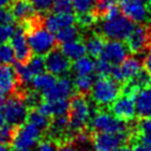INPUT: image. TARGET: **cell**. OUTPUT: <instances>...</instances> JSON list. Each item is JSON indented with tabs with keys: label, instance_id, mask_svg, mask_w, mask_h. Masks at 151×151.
Returning a JSON list of instances; mask_svg holds the SVG:
<instances>
[{
	"label": "cell",
	"instance_id": "cell-1",
	"mask_svg": "<svg viewBox=\"0 0 151 151\" xmlns=\"http://www.w3.org/2000/svg\"><path fill=\"white\" fill-rule=\"evenodd\" d=\"M103 19L99 30L101 35L109 40H126L134 28V22L127 18L118 6L109 10Z\"/></svg>",
	"mask_w": 151,
	"mask_h": 151
},
{
	"label": "cell",
	"instance_id": "cell-2",
	"mask_svg": "<svg viewBox=\"0 0 151 151\" xmlns=\"http://www.w3.org/2000/svg\"><path fill=\"white\" fill-rule=\"evenodd\" d=\"M93 110L94 108L89 105V101L85 98V95L80 94L72 98L68 109V126L72 134L86 129Z\"/></svg>",
	"mask_w": 151,
	"mask_h": 151
},
{
	"label": "cell",
	"instance_id": "cell-3",
	"mask_svg": "<svg viewBox=\"0 0 151 151\" xmlns=\"http://www.w3.org/2000/svg\"><path fill=\"white\" fill-rule=\"evenodd\" d=\"M27 39L31 52L35 55H46L50 51L55 49L56 39L52 32L46 30L42 22L34 24L27 31Z\"/></svg>",
	"mask_w": 151,
	"mask_h": 151
},
{
	"label": "cell",
	"instance_id": "cell-4",
	"mask_svg": "<svg viewBox=\"0 0 151 151\" xmlns=\"http://www.w3.org/2000/svg\"><path fill=\"white\" fill-rule=\"evenodd\" d=\"M122 93L120 83L110 76H99L93 85L91 94L93 101L99 106H108Z\"/></svg>",
	"mask_w": 151,
	"mask_h": 151
},
{
	"label": "cell",
	"instance_id": "cell-5",
	"mask_svg": "<svg viewBox=\"0 0 151 151\" xmlns=\"http://www.w3.org/2000/svg\"><path fill=\"white\" fill-rule=\"evenodd\" d=\"M6 122L13 127H19L27 122L29 115V107L25 103L21 93L16 92L12 96L6 101L2 107Z\"/></svg>",
	"mask_w": 151,
	"mask_h": 151
},
{
	"label": "cell",
	"instance_id": "cell-6",
	"mask_svg": "<svg viewBox=\"0 0 151 151\" xmlns=\"http://www.w3.org/2000/svg\"><path fill=\"white\" fill-rule=\"evenodd\" d=\"M42 130L27 122L16 128L12 138V147L14 150H30L33 148L42 137Z\"/></svg>",
	"mask_w": 151,
	"mask_h": 151
},
{
	"label": "cell",
	"instance_id": "cell-7",
	"mask_svg": "<svg viewBox=\"0 0 151 151\" xmlns=\"http://www.w3.org/2000/svg\"><path fill=\"white\" fill-rule=\"evenodd\" d=\"M91 126L97 132H130L128 122L122 120L106 111H97L92 118Z\"/></svg>",
	"mask_w": 151,
	"mask_h": 151
},
{
	"label": "cell",
	"instance_id": "cell-8",
	"mask_svg": "<svg viewBox=\"0 0 151 151\" xmlns=\"http://www.w3.org/2000/svg\"><path fill=\"white\" fill-rule=\"evenodd\" d=\"M130 132H97L92 134V146L95 151H113L128 141Z\"/></svg>",
	"mask_w": 151,
	"mask_h": 151
},
{
	"label": "cell",
	"instance_id": "cell-9",
	"mask_svg": "<svg viewBox=\"0 0 151 151\" xmlns=\"http://www.w3.org/2000/svg\"><path fill=\"white\" fill-rule=\"evenodd\" d=\"M142 70V63L137 58H127L119 65H113L110 77L118 83H126Z\"/></svg>",
	"mask_w": 151,
	"mask_h": 151
},
{
	"label": "cell",
	"instance_id": "cell-10",
	"mask_svg": "<svg viewBox=\"0 0 151 151\" xmlns=\"http://www.w3.org/2000/svg\"><path fill=\"white\" fill-rule=\"evenodd\" d=\"M10 40H11L10 44L12 46L13 53H14V59L17 60V62L27 63L31 59L32 52L28 43L27 32L21 24L14 28L13 34Z\"/></svg>",
	"mask_w": 151,
	"mask_h": 151
},
{
	"label": "cell",
	"instance_id": "cell-11",
	"mask_svg": "<svg viewBox=\"0 0 151 151\" xmlns=\"http://www.w3.org/2000/svg\"><path fill=\"white\" fill-rule=\"evenodd\" d=\"M109 110L114 116H116L119 119L128 122H131L136 116L134 96L120 94V96H118L110 104Z\"/></svg>",
	"mask_w": 151,
	"mask_h": 151
},
{
	"label": "cell",
	"instance_id": "cell-12",
	"mask_svg": "<svg viewBox=\"0 0 151 151\" xmlns=\"http://www.w3.org/2000/svg\"><path fill=\"white\" fill-rule=\"evenodd\" d=\"M119 8L120 11L134 23H143L150 17L147 4L139 0H119Z\"/></svg>",
	"mask_w": 151,
	"mask_h": 151
},
{
	"label": "cell",
	"instance_id": "cell-13",
	"mask_svg": "<svg viewBox=\"0 0 151 151\" xmlns=\"http://www.w3.org/2000/svg\"><path fill=\"white\" fill-rule=\"evenodd\" d=\"M45 70L55 76H63L72 68L71 61L63 54L61 50L53 49L44 58Z\"/></svg>",
	"mask_w": 151,
	"mask_h": 151
},
{
	"label": "cell",
	"instance_id": "cell-14",
	"mask_svg": "<svg viewBox=\"0 0 151 151\" xmlns=\"http://www.w3.org/2000/svg\"><path fill=\"white\" fill-rule=\"evenodd\" d=\"M126 40L128 50L134 54H139L150 46L151 31L145 25L134 27Z\"/></svg>",
	"mask_w": 151,
	"mask_h": 151
},
{
	"label": "cell",
	"instance_id": "cell-15",
	"mask_svg": "<svg viewBox=\"0 0 151 151\" xmlns=\"http://www.w3.org/2000/svg\"><path fill=\"white\" fill-rule=\"evenodd\" d=\"M128 46L119 40H109L105 42L99 59L111 65H119L128 56Z\"/></svg>",
	"mask_w": 151,
	"mask_h": 151
},
{
	"label": "cell",
	"instance_id": "cell-16",
	"mask_svg": "<svg viewBox=\"0 0 151 151\" xmlns=\"http://www.w3.org/2000/svg\"><path fill=\"white\" fill-rule=\"evenodd\" d=\"M74 84L72 81L63 76L61 78H58L56 82L52 85L49 89H46L42 93V97L44 101H53V99H65L70 98L74 92Z\"/></svg>",
	"mask_w": 151,
	"mask_h": 151
},
{
	"label": "cell",
	"instance_id": "cell-17",
	"mask_svg": "<svg viewBox=\"0 0 151 151\" xmlns=\"http://www.w3.org/2000/svg\"><path fill=\"white\" fill-rule=\"evenodd\" d=\"M42 25L52 33H56L59 30L64 27L74 24L76 22V17L72 13H50L42 18Z\"/></svg>",
	"mask_w": 151,
	"mask_h": 151
},
{
	"label": "cell",
	"instance_id": "cell-18",
	"mask_svg": "<svg viewBox=\"0 0 151 151\" xmlns=\"http://www.w3.org/2000/svg\"><path fill=\"white\" fill-rule=\"evenodd\" d=\"M19 84L17 73L13 66L0 65V93L4 95L14 94L17 92V86Z\"/></svg>",
	"mask_w": 151,
	"mask_h": 151
},
{
	"label": "cell",
	"instance_id": "cell-19",
	"mask_svg": "<svg viewBox=\"0 0 151 151\" xmlns=\"http://www.w3.org/2000/svg\"><path fill=\"white\" fill-rule=\"evenodd\" d=\"M10 11L14 20L20 21V23L31 21L37 17V11L29 0H13Z\"/></svg>",
	"mask_w": 151,
	"mask_h": 151
},
{
	"label": "cell",
	"instance_id": "cell-20",
	"mask_svg": "<svg viewBox=\"0 0 151 151\" xmlns=\"http://www.w3.org/2000/svg\"><path fill=\"white\" fill-rule=\"evenodd\" d=\"M70 101L65 99H53V101H42L39 105L38 110L47 117H56L61 115L68 114Z\"/></svg>",
	"mask_w": 151,
	"mask_h": 151
},
{
	"label": "cell",
	"instance_id": "cell-21",
	"mask_svg": "<svg viewBox=\"0 0 151 151\" xmlns=\"http://www.w3.org/2000/svg\"><path fill=\"white\" fill-rule=\"evenodd\" d=\"M136 115L140 118L151 117V87L140 88L134 95Z\"/></svg>",
	"mask_w": 151,
	"mask_h": 151
},
{
	"label": "cell",
	"instance_id": "cell-22",
	"mask_svg": "<svg viewBox=\"0 0 151 151\" xmlns=\"http://www.w3.org/2000/svg\"><path fill=\"white\" fill-rule=\"evenodd\" d=\"M61 51L70 61H76L85 56L86 54V46L83 41L74 40L70 42L61 43Z\"/></svg>",
	"mask_w": 151,
	"mask_h": 151
},
{
	"label": "cell",
	"instance_id": "cell-23",
	"mask_svg": "<svg viewBox=\"0 0 151 151\" xmlns=\"http://www.w3.org/2000/svg\"><path fill=\"white\" fill-rule=\"evenodd\" d=\"M84 43L86 46V53H88V55L93 59H98L105 45V40L101 34H93L85 40Z\"/></svg>",
	"mask_w": 151,
	"mask_h": 151
},
{
	"label": "cell",
	"instance_id": "cell-24",
	"mask_svg": "<svg viewBox=\"0 0 151 151\" xmlns=\"http://www.w3.org/2000/svg\"><path fill=\"white\" fill-rule=\"evenodd\" d=\"M56 80H58V77L53 75V74H51L50 72H47V73L43 72L41 74H38V75L34 76L32 82H31V85H32L33 89L43 93L44 91L49 89L52 85L54 84Z\"/></svg>",
	"mask_w": 151,
	"mask_h": 151
},
{
	"label": "cell",
	"instance_id": "cell-25",
	"mask_svg": "<svg viewBox=\"0 0 151 151\" xmlns=\"http://www.w3.org/2000/svg\"><path fill=\"white\" fill-rule=\"evenodd\" d=\"M95 83V75L94 74H82L76 75L74 78V88L80 94L86 95L92 91L93 85Z\"/></svg>",
	"mask_w": 151,
	"mask_h": 151
},
{
	"label": "cell",
	"instance_id": "cell-26",
	"mask_svg": "<svg viewBox=\"0 0 151 151\" xmlns=\"http://www.w3.org/2000/svg\"><path fill=\"white\" fill-rule=\"evenodd\" d=\"M71 70H73L75 75L92 74V73L95 72V62L91 58L83 56V58L74 61Z\"/></svg>",
	"mask_w": 151,
	"mask_h": 151
},
{
	"label": "cell",
	"instance_id": "cell-27",
	"mask_svg": "<svg viewBox=\"0 0 151 151\" xmlns=\"http://www.w3.org/2000/svg\"><path fill=\"white\" fill-rule=\"evenodd\" d=\"M80 37V29L74 24L67 25V27H64L61 30H59L56 32V35H55V39L56 41L60 43H65V42H70V41H74V40H77Z\"/></svg>",
	"mask_w": 151,
	"mask_h": 151
},
{
	"label": "cell",
	"instance_id": "cell-28",
	"mask_svg": "<svg viewBox=\"0 0 151 151\" xmlns=\"http://www.w3.org/2000/svg\"><path fill=\"white\" fill-rule=\"evenodd\" d=\"M27 122L33 124L34 126H37L38 128L42 130V131H45L47 130L49 126H50V119L47 116H45L44 114H42L41 111H39L38 109L37 110H31L28 115V118H27Z\"/></svg>",
	"mask_w": 151,
	"mask_h": 151
},
{
	"label": "cell",
	"instance_id": "cell-29",
	"mask_svg": "<svg viewBox=\"0 0 151 151\" xmlns=\"http://www.w3.org/2000/svg\"><path fill=\"white\" fill-rule=\"evenodd\" d=\"M138 137L140 142L151 147V117L145 118L142 122H139Z\"/></svg>",
	"mask_w": 151,
	"mask_h": 151
},
{
	"label": "cell",
	"instance_id": "cell-30",
	"mask_svg": "<svg viewBox=\"0 0 151 151\" xmlns=\"http://www.w3.org/2000/svg\"><path fill=\"white\" fill-rule=\"evenodd\" d=\"M13 67H14V70H16L18 80H19V83H20V84H22V85L31 84V82H32L34 76L32 75V73L30 72L27 63L17 62V63L14 64V66Z\"/></svg>",
	"mask_w": 151,
	"mask_h": 151
},
{
	"label": "cell",
	"instance_id": "cell-31",
	"mask_svg": "<svg viewBox=\"0 0 151 151\" xmlns=\"http://www.w3.org/2000/svg\"><path fill=\"white\" fill-rule=\"evenodd\" d=\"M119 6V0H97L95 7V14L97 18H104L109 10Z\"/></svg>",
	"mask_w": 151,
	"mask_h": 151
},
{
	"label": "cell",
	"instance_id": "cell-32",
	"mask_svg": "<svg viewBox=\"0 0 151 151\" xmlns=\"http://www.w3.org/2000/svg\"><path fill=\"white\" fill-rule=\"evenodd\" d=\"M27 65L29 67L30 72L32 75L35 76L38 74H41L45 70V63H44V58L42 55H35L31 56V59L27 62Z\"/></svg>",
	"mask_w": 151,
	"mask_h": 151
},
{
	"label": "cell",
	"instance_id": "cell-33",
	"mask_svg": "<svg viewBox=\"0 0 151 151\" xmlns=\"http://www.w3.org/2000/svg\"><path fill=\"white\" fill-rule=\"evenodd\" d=\"M14 60V53L11 44L4 43L0 45V65L11 64Z\"/></svg>",
	"mask_w": 151,
	"mask_h": 151
},
{
	"label": "cell",
	"instance_id": "cell-34",
	"mask_svg": "<svg viewBox=\"0 0 151 151\" xmlns=\"http://www.w3.org/2000/svg\"><path fill=\"white\" fill-rule=\"evenodd\" d=\"M97 20V16L94 12L89 11V12H84V13H77L76 17V22L80 24L81 28H89L92 27Z\"/></svg>",
	"mask_w": 151,
	"mask_h": 151
},
{
	"label": "cell",
	"instance_id": "cell-35",
	"mask_svg": "<svg viewBox=\"0 0 151 151\" xmlns=\"http://www.w3.org/2000/svg\"><path fill=\"white\" fill-rule=\"evenodd\" d=\"M52 10L55 13H72L74 10L72 0H54Z\"/></svg>",
	"mask_w": 151,
	"mask_h": 151
},
{
	"label": "cell",
	"instance_id": "cell-36",
	"mask_svg": "<svg viewBox=\"0 0 151 151\" xmlns=\"http://www.w3.org/2000/svg\"><path fill=\"white\" fill-rule=\"evenodd\" d=\"M95 0H72L73 9L77 13H84L92 11Z\"/></svg>",
	"mask_w": 151,
	"mask_h": 151
},
{
	"label": "cell",
	"instance_id": "cell-37",
	"mask_svg": "<svg viewBox=\"0 0 151 151\" xmlns=\"http://www.w3.org/2000/svg\"><path fill=\"white\" fill-rule=\"evenodd\" d=\"M17 127H13L11 125H4L1 129H0V143L2 145H7L11 143L12 138L14 136V131H16Z\"/></svg>",
	"mask_w": 151,
	"mask_h": 151
},
{
	"label": "cell",
	"instance_id": "cell-38",
	"mask_svg": "<svg viewBox=\"0 0 151 151\" xmlns=\"http://www.w3.org/2000/svg\"><path fill=\"white\" fill-rule=\"evenodd\" d=\"M111 67H113L111 64H109L108 62H106V61L99 59V58H98V59L96 60V62H95V72H96V74L98 75V77H99V76L110 75Z\"/></svg>",
	"mask_w": 151,
	"mask_h": 151
},
{
	"label": "cell",
	"instance_id": "cell-39",
	"mask_svg": "<svg viewBox=\"0 0 151 151\" xmlns=\"http://www.w3.org/2000/svg\"><path fill=\"white\" fill-rule=\"evenodd\" d=\"M54 0H31V4L35 9V11L41 14L46 13L49 10L52 9Z\"/></svg>",
	"mask_w": 151,
	"mask_h": 151
},
{
	"label": "cell",
	"instance_id": "cell-40",
	"mask_svg": "<svg viewBox=\"0 0 151 151\" xmlns=\"http://www.w3.org/2000/svg\"><path fill=\"white\" fill-rule=\"evenodd\" d=\"M14 31L13 24H0V45L11 39Z\"/></svg>",
	"mask_w": 151,
	"mask_h": 151
},
{
	"label": "cell",
	"instance_id": "cell-41",
	"mask_svg": "<svg viewBox=\"0 0 151 151\" xmlns=\"http://www.w3.org/2000/svg\"><path fill=\"white\" fill-rule=\"evenodd\" d=\"M58 143L52 139H44L41 140L38 145V150L37 151H56L58 149Z\"/></svg>",
	"mask_w": 151,
	"mask_h": 151
},
{
	"label": "cell",
	"instance_id": "cell-42",
	"mask_svg": "<svg viewBox=\"0 0 151 151\" xmlns=\"http://www.w3.org/2000/svg\"><path fill=\"white\" fill-rule=\"evenodd\" d=\"M14 18L10 10L0 8V24H13Z\"/></svg>",
	"mask_w": 151,
	"mask_h": 151
},
{
	"label": "cell",
	"instance_id": "cell-43",
	"mask_svg": "<svg viewBox=\"0 0 151 151\" xmlns=\"http://www.w3.org/2000/svg\"><path fill=\"white\" fill-rule=\"evenodd\" d=\"M56 151H80L72 142H64L62 146H59Z\"/></svg>",
	"mask_w": 151,
	"mask_h": 151
},
{
	"label": "cell",
	"instance_id": "cell-44",
	"mask_svg": "<svg viewBox=\"0 0 151 151\" xmlns=\"http://www.w3.org/2000/svg\"><path fill=\"white\" fill-rule=\"evenodd\" d=\"M143 66L146 68V71L151 75V52L143 60Z\"/></svg>",
	"mask_w": 151,
	"mask_h": 151
},
{
	"label": "cell",
	"instance_id": "cell-45",
	"mask_svg": "<svg viewBox=\"0 0 151 151\" xmlns=\"http://www.w3.org/2000/svg\"><path fill=\"white\" fill-rule=\"evenodd\" d=\"M134 151H151V147L148 145H145V143H139L136 146Z\"/></svg>",
	"mask_w": 151,
	"mask_h": 151
},
{
	"label": "cell",
	"instance_id": "cell-46",
	"mask_svg": "<svg viewBox=\"0 0 151 151\" xmlns=\"http://www.w3.org/2000/svg\"><path fill=\"white\" fill-rule=\"evenodd\" d=\"M113 151H134V149L128 147V146H124V145H122V146H120V147L114 149Z\"/></svg>",
	"mask_w": 151,
	"mask_h": 151
},
{
	"label": "cell",
	"instance_id": "cell-47",
	"mask_svg": "<svg viewBox=\"0 0 151 151\" xmlns=\"http://www.w3.org/2000/svg\"><path fill=\"white\" fill-rule=\"evenodd\" d=\"M6 101H7V99H6V95L2 94V93H0V109H2Z\"/></svg>",
	"mask_w": 151,
	"mask_h": 151
},
{
	"label": "cell",
	"instance_id": "cell-48",
	"mask_svg": "<svg viewBox=\"0 0 151 151\" xmlns=\"http://www.w3.org/2000/svg\"><path fill=\"white\" fill-rule=\"evenodd\" d=\"M6 118H4V114L0 111V129L2 128V127L6 125Z\"/></svg>",
	"mask_w": 151,
	"mask_h": 151
},
{
	"label": "cell",
	"instance_id": "cell-49",
	"mask_svg": "<svg viewBox=\"0 0 151 151\" xmlns=\"http://www.w3.org/2000/svg\"><path fill=\"white\" fill-rule=\"evenodd\" d=\"M9 2H10V0H0V8H4V7H7Z\"/></svg>",
	"mask_w": 151,
	"mask_h": 151
},
{
	"label": "cell",
	"instance_id": "cell-50",
	"mask_svg": "<svg viewBox=\"0 0 151 151\" xmlns=\"http://www.w3.org/2000/svg\"><path fill=\"white\" fill-rule=\"evenodd\" d=\"M0 151H9L8 146H7V145H2V143H0Z\"/></svg>",
	"mask_w": 151,
	"mask_h": 151
},
{
	"label": "cell",
	"instance_id": "cell-51",
	"mask_svg": "<svg viewBox=\"0 0 151 151\" xmlns=\"http://www.w3.org/2000/svg\"><path fill=\"white\" fill-rule=\"evenodd\" d=\"M139 1H141V2H143V4H150V1H151V0H139Z\"/></svg>",
	"mask_w": 151,
	"mask_h": 151
},
{
	"label": "cell",
	"instance_id": "cell-52",
	"mask_svg": "<svg viewBox=\"0 0 151 151\" xmlns=\"http://www.w3.org/2000/svg\"><path fill=\"white\" fill-rule=\"evenodd\" d=\"M16 151H30V150H16Z\"/></svg>",
	"mask_w": 151,
	"mask_h": 151
},
{
	"label": "cell",
	"instance_id": "cell-53",
	"mask_svg": "<svg viewBox=\"0 0 151 151\" xmlns=\"http://www.w3.org/2000/svg\"><path fill=\"white\" fill-rule=\"evenodd\" d=\"M11 1H13V0H10V2H11Z\"/></svg>",
	"mask_w": 151,
	"mask_h": 151
},
{
	"label": "cell",
	"instance_id": "cell-54",
	"mask_svg": "<svg viewBox=\"0 0 151 151\" xmlns=\"http://www.w3.org/2000/svg\"><path fill=\"white\" fill-rule=\"evenodd\" d=\"M150 85H151V80H150Z\"/></svg>",
	"mask_w": 151,
	"mask_h": 151
},
{
	"label": "cell",
	"instance_id": "cell-55",
	"mask_svg": "<svg viewBox=\"0 0 151 151\" xmlns=\"http://www.w3.org/2000/svg\"><path fill=\"white\" fill-rule=\"evenodd\" d=\"M95 1H97V0H95Z\"/></svg>",
	"mask_w": 151,
	"mask_h": 151
}]
</instances>
